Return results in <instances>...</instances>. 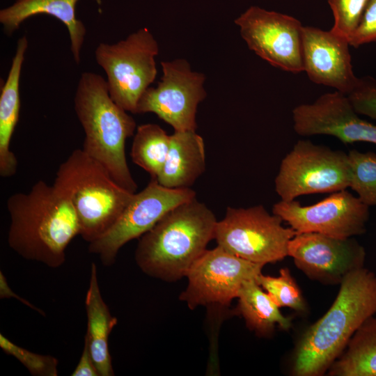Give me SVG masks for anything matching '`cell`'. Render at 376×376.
Listing matches in <instances>:
<instances>
[{"label":"cell","mask_w":376,"mask_h":376,"mask_svg":"<svg viewBox=\"0 0 376 376\" xmlns=\"http://www.w3.org/2000/svg\"><path fill=\"white\" fill-rule=\"evenodd\" d=\"M332 376H376V318L367 319L329 368Z\"/></svg>","instance_id":"7402d4cb"},{"label":"cell","mask_w":376,"mask_h":376,"mask_svg":"<svg viewBox=\"0 0 376 376\" xmlns=\"http://www.w3.org/2000/svg\"><path fill=\"white\" fill-rule=\"evenodd\" d=\"M368 207L344 189L306 206L295 199L281 200L273 205L272 213L287 222L297 233H317L345 239L366 231Z\"/></svg>","instance_id":"7c38bea8"},{"label":"cell","mask_w":376,"mask_h":376,"mask_svg":"<svg viewBox=\"0 0 376 376\" xmlns=\"http://www.w3.org/2000/svg\"><path fill=\"white\" fill-rule=\"evenodd\" d=\"M350 168V187L368 206L376 205V154L351 150L347 153Z\"/></svg>","instance_id":"cb8c5ba5"},{"label":"cell","mask_w":376,"mask_h":376,"mask_svg":"<svg viewBox=\"0 0 376 376\" xmlns=\"http://www.w3.org/2000/svg\"><path fill=\"white\" fill-rule=\"evenodd\" d=\"M249 48L273 66L297 73L304 71L303 26L296 18L251 6L235 20Z\"/></svg>","instance_id":"4fadbf2b"},{"label":"cell","mask_w":376,"mask_h":376,"mask_svg":"<svg viewBox=\"0 0 376 376\" xmlns=\"http://www.w3.org/2000/svg\"><path fill=\"white\" fill-rule=\"evenodd\" d=\"M376 41V0H370L354 32L349 39L354 47Z\"/></svg>","instance_id":"f1b7e54d"},{"label":"cell","mask_w":376,"mask_h":376,"mask_svg":"<svg viewBox=\"0 0 376 376\" xmlns=\"http://www.w3.org/2000/svg\"><path fill=\"white\" fill-rule=\"evenodd\" d=\"M0 347L17 359L34 376H57L58 361L50 355H43L24 349L0 334Z\"/></svg>","instance_id":"484cf974"},{"label":"cell","mask_w":376,"mask_h":376,"mask_svg":"<svg viewBox=\"0 0 376 376\" xmlns=\"http://www.w3.org/2000/svg\"><path fill=\"white\" fill-rule=\"evenodd\" d=\"M163 76L141 97L136 113H154L175 131H196L198 105L206 97L205 75L183 58L162 61Z\"/></svg>","instance_id":"8fae6325"},{"label":"cell","mask_w":376,"mask_h":376,"mask_svg":"<svg viewBox=\"0 0 376 376\" xmlns=\"http://www.w3.org/2000/svg\"><path fill=\"white\" fill-rule=\"evenodd\" d=\"M282 221L262 205L228 207L217 223L214 240L218 246L242 259L264 265L276 263L288 256V243L297 234Z\"/></svg>","instance_id":"52a82bcc"},{"label":"cell","mask_w":376,"mask_h":376,"mask_svg":"<svg viewBox=\"0 0 376 376\" xmlns=\"http://www.w3.org/2000/svg\"><path fill=\"white\" fill-rule=\"evenodd\" d=\"M171 143L169 135L159 125L147 123L138 126L134 136L130 157L134 164L155 178L161 173Z\"/></svg>","instance_id":"603a6c76"},{"label":"cell","mask_w":376,"mask_h":376,"mask_svg":"<svg viewBox=\"0 0 376 376\" xmlns=\"http://www.w3.org/2000/svg\"><path fill=\"white\" fill-rule=\"evenodd\" d=\"M349 45L346 38L331 30L303 26L304 71L312 81L334 88L348 95L357 87L361 79L353 72Z\"/></svg>","instance_id":"2e32d148"},{"label":"cell","mask_w":376,"mask_h":376,"mask_svg":"<svg viewBox=\"0 0 376 376\" xmlns=\"http://www.w3.org/2000/svg\"><path fill=\"white\" fill-rule=\"evenodd\" d=\"M0 297L1 299L15 298V299L18 300L19 301L27 306L28 307L31 308V309L36 311V312L40 313L41 315H45V313L41 309L34 306L28 300L24 299L23 297L16 294L10 288L8 283V281L6 280V278L1 271L0 272Z\"/></svg>","instance_id":"4dcf8cb0"},{"label":"cell","mask_w":376,"mask_h":376,"mask_svg":"<svg viewBox=\"0 0 376 376\" xmlns=\"http://www.w3.org/2000/svg\"><path fill=\"white\" fill-rule=\"evenodd\" d=\"M264 265L242 259L219 246L206 250L188 271L180 299L190 309L198 306H228L243 284L256 279Z\"/></svg>","instance_id":"30bf717a"},{"label":"cell","mask_w":376,"mask_h":376,"mask_svg":"<svg viewBox=\"0 0 376 376\" xmlns=\"http://www.w3.org/2000/svg\"><path fill=\"white\" fill-rule=\"evenodd\" d=\"M237 312L244 319L248 328L260 336L272 332L275 325L283 329L291 327V319L284 316L269 295L256 279L246 281L238 297Z\"/></svg>","instance_id":"44dd1931"},{"label":"cell","mask_w":376,"mask_h":376,"mask_svg":"<svg viewBox=\"0 0 376 376\" xmlns=\"http://www.w3.org/2000/svg\"><path fill=\"white\" fill-rule=\"evenodd\" d=\"M288 256L313 279L341 282L350 271L363 267L365 251L352 237L340 239L317 233H297L289 242Z\"/></svg>","instance_id":"5bb4252c"},{"label":"cell","mask_w":376,"mask_h":376,"mask_svg":"<svg viewBox=\"0 0 376 376\" xmlns=\"http://www.w3.org/2000/svg\"><path fill=\"white\" fill-rule=\"evenodd\" d=\"M74 109L84 131L82 150L100 162L122 187L135 193L137 185L125 156L126 140L136 124L111 97L107 83L100 75L83 72L74 97Z\"/></svg>","instance_id":"277c9868"},{"label":"cell","mask_w":376,"mask_h":376,"mask_svg":"<svg viewBox=\"0 0 376 376\" xmlns=\"http://www.w3.org/2000/svg\"><path fill=\"white\" fill-rule=\"evenodd\" d=\"M357 113L376 119V83L369 78L361 79L357 87L347 95Z\"/></svg>","instance_id":"83f0119b"},{"label":"cell","mask_w":376,"mask_h":376,"mask_svg":"<svg viewBox=\"0 0 376 376\" xmlns=\"http://www.w3.org/2000/svg\"><path fill=\"white\" fill-rule=\"evenodd\" d=\"M6 207L9 246L26 260L61 267L67 246L80 232L77 214L66 197L53 184L39 180L28 192L10 195Z\"/></svg>","instance_id":"6da1fadb"},{"label":"cell","mask_w":376,"mask_h":376,"mask_svg":"<svg viewBox=\"0 0 376 376\" xmlns=\"http://www.w3.org/2000/svg\"><path fill=\"white\" fill-rule=\"evenodd\" d=\"M53 185L70 202L79 220V235L88 243L116 223L134 194L118 185L82 149L74 150L60 164Z\"/></svg>","instance_id":"5b68a950"},{"label":"cell","mask_w":376,"mask_h":376,"mask_svg":"<svg viewBox=\"0 0 376 376\" xmlns=\"http://www.w3.org/2000/svg\"><path fill=\"white\" fill-rule=\"evenodd\" d=\"M204 141L196 131H175L158 182L169 188L190 187L205 171Z\"/></svg>","instance_id":"d6986e66"},{"label":"cell","mask_w":376,"mask_h":376,"mask_svg":"<svg viewBox=\"0 0 376 376\" xmlns=\"http://www.w3.org/2000/svg\"><path fill=\"white\" fill-rule=\"evenodd\" d=\"M158 53V43L148 28L116 43L97 46L95 61L106 73L109 95L125 111L136 113L141 97L155 79Z\"/></svg>","instance_id":"8992f818"},{"label":"cell","mask_w":376,"mask_h":376,"mask_svg":"<svg viewBox=\"0 0 376 376\" xmlns=\"http://www.w3.org/2000/svg\"><path fill=\"white\" fill-rule=\"evenodd\" d=\"M196 198L190 187L169 188L151 178L148 185L134 193L116 223L89 243L90 253L99 256L105 266L113 265L120 249L150 230L175 207Z\"/></svg>","instance_id":"9c48e42d"},{"label":"cell","mask_w":376,"mask_h":376,"mask_svg":"<svg viewBox=\"0 0 376 376\" xmlns=\"http://www.w3.org/2000/svg\"><path fill=\"white\" fill-rule=\"evenodd\" d=\"M370 0H328L334 23L331 31L349 39L358 26Z\"/></svg>","instance_id":"4316f807"},{"label":"cell","mask_w":376,"mask_h":376,"mask_svg":"<svg viewBox=\"0 0 376 376\" xmlns=\"http://www.w3.org/2000/svg\"><path fill=\"white\" fill-rule=\"evenodd\" d=\"M293 128L304 136L326 134L344 144L363 141L376 145V125L359 118L348 97L337 91L292 110Z\"/></svg>","instance_id":"9a60e30c"},{"label":"cell","mask_w":376,"mask_h":376,"mask_svg":"<svg viewBox=\"0 0 376 376\" xmlns=\"http://www.w3.org/2000/svg\"><path fill=\"white\" fill-rule=\"evenodd\" d=\"M217 219L196 198L170 210L140 237L136 265L146 274L172 282L186 277L195 261L214 240Z\"/></svg>","instance_id":"3957f363"},{"label":"cell","mask_w":376,"mask_h":376,"mask_svg":"<svg viewBox=\"0 0 376 376\" xmlns=\"http://www.w3.org/2000/svg\"><path fill=\"white\" fill-rule=\"evenodd\" d=\"M376 313V275L360 267L347 273L327 312L301 338L294 355L297 376L323 375L359 327Z\"/></svg>","instance_id":"7a4b0ae2"},{"label":"cell","mask_w":376,"mask_h":376,"mask_svg":"<svg viewBox=\"0 0 376 376\" xmlns=\"http://www.w3.org/2000/svg\"><path fill=\"white\" fill-rule=\"evenodd\" d=\"M85 306L87 331L84 340L88 343L91 356L100 376H113L114 372L109 348V335L117 324L104 301L98 282L97 269L92 263Z\"/></svg>","instance_id":"ffe728a7"},{"label":"cell","mask_w":376,"mask_h":376,"mask_svg":"<svg viewBox=\"0 0 376 376\" xmlns=\"http://www.w3.org/2000/svg\"><path fill=\"white\" fill-rule=\"evenodd\" d=\"M256 280L279 308L304 310L305 304L301 292L288 268L281 269L279 276H266L260 273Z\"/></svg>","instance_id":"d4e9b609"},{"label":"cell","mask_w":376,"mask_h":376,"mask_svg":"<svg viewBox=\"0 0 376 376\" xmlns=\"http://www.w3.org/2000/svg\"><path fill=\"white\" fill-rule=\"evenodd\" d=\"M347 153L309 140H299L282 159L275 178L281 200L303 195L333 193L350 187Z\"/></svg>","instance_id":"ba28073f"},{"label":"cell","mask_w":376,"mask_h":376,"mask_svg":"<svg viewBox=\"0 0 376 376\" xmlns=\"http://www.w3.org/2000/svg\"><path fill=\"white\" fill-rule=\"evenodd\" d=\"M71 376H100L88 343L85 340L79 361L72 371Z\"/></svg>","instance_id":"f546056e"},{"label":"cell","mask_w":376,"mask_h":376,"mask_svg":"<svg viewBox=\"0 0 376 376\" xmlns=\"http://www.w3.org/2000/svg\"><path fill=\"white\" fill-rule=\"evenodd\" d=\"M28 39L22 36L17 42L7 79L0 95V176L13 177L17 172V160L10 150V141L20 111L19 81Z\"/></svg>","instance_id":"ac0fdd59"},{"label":"cell","mask_w":376,"mask_h":376,"mask_svg":"<svg viewBox=\"0 0 376 376\" xmlns=\"http://www.w3.org/2000/svg\"><path fill=\"white\" fill-rule=\"evenodd\" d=\"M79 0H16L0 10V23L4 33L11 36L28 18L45 14L54 17L66 26L74 61L79 64L86 34L84 23L76 16V5Z\"/></svg>","instance_id":"e0dca14e"}]
</instances>
